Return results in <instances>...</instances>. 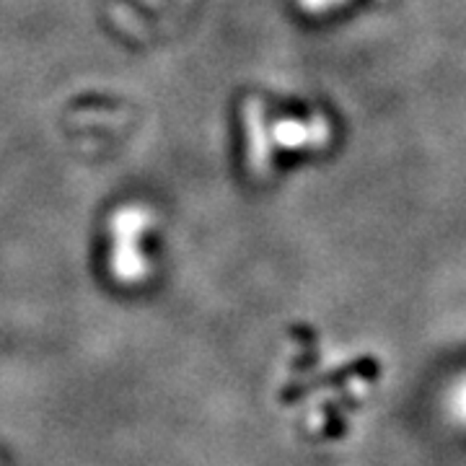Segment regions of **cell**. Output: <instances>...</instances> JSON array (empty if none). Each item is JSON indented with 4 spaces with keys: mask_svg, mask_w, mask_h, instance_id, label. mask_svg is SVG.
<instances>
[{
    "mask_svg": "<svg viewBox=\"0 0 466 466\" xmlns=\"http://www.w3.org/2000/svg\"><path fill=\"white\" fill-rule=\"evenodd\" d=\"M348 0H300V5L309 14H324V11H337L339 5H345Z\"/></svg>",
    "mask_w": 466,
    "mask_h": 466,
    "instance_id": "obj_1",
    "label": "cell"
}]
</instances>
